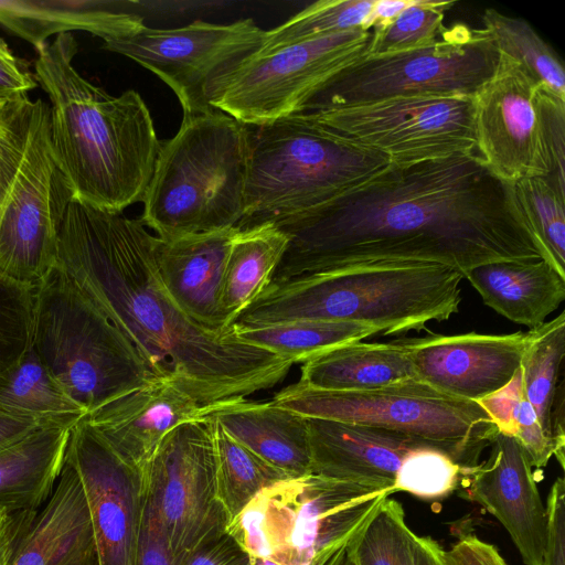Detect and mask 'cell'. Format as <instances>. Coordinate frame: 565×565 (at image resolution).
Listing matches in <instances>:
<instances>
[{
	"instance_id": "cell-1",
	"label": "cell",
	"mask_w": 565,
	"mask_h": 565,
	"mask_svg": "<svg viewBox=\"0 0 565 565\" xmlns=\"http://www.w3.org/2000/svg\"><path fill=\"white\" fill-rule=\"evenodd\" d=\"M270 222L289 238L270 284L373 264H440L462 276L490 262L553 264L518 207L513 183L497 178L477 151L391 163L318 206Z\"/></svg>"
},
{
	"instance_id": "cell-2",
	"label": "cell",
	"mask_w": 565,
	"mask_h": 565,
	"mask_svg": "<svg viewBox=\"0 0 565 565\" xmlns=\"http://www.w3.org/2000/svg\"><path fill=\"white\" fill-rule=\"evenodd\" d=\"M157 236L140 218L72 200L57 233V262L110 319L154 376L175 381L206 408L274 387L291 361L243 341L232 326L207 329L167 292Z\"/></svg>"
},
{
	"instance_id": "cell-3",
	"label": "cell",
	"mask_w": 565,
	"mask_h": 565,
	"mask_svg": "<svg viewBox=\"0 0 565 565\" xmlns=\"http://www.w3.org/2000/svg\"><path fill=\"white\" fill-rule=\"evenodd\" d=\"M78 45L61 33L38 51L47 93L50 142L73 200L115 213L142 202L161 148L149 108L134 89L111 96L74 67Z\"/></svg>"
},
{
	"instance_id": "cell-4",
	"label": "cell",
	"mask_w": 565,
	"mask_h": 565,
	"mask_svg": "<svg viewBox=\"0 0 565 565\" xmlns=\"http://www.w3.org/2000/svg\"><path fill=\"white\" fill-rule=\"evenodd\" d=\"M463 276L440 264H373L300 276L268 287L236 327L295 320L354 322L385 335L420 331L459 311Z\"/></svg>"
},
{
	"instance_id": "cell-5",
	"label": "cell",
	"mask_w": 565,
	"mask_h": 565,
	"mask_svg": "<svg viewBox=\"0 0 565 565\" xmlns=\"http://www.w3.org/2000/svg\"><path fill=\"white\" fill-rule=\"evenodd\" d=\"M248 126L220 110L183 115L161 148L141 222L168 241L237 227L244 216Z\"/></svg>"
},
{
	"instance_id": "cell-6",
	"label": "cell",
	"mask_w": 565,
	"mask_h": 565,
	"mask_svg": "<svg viewBox=\"0 0 565 565\" xmlns=\"http://www.w3.org/2000/svg\"><path fill=\"white\" fill-rule=\"evenodd\" d=\"M393 487L315 473L262 490L226 531L250 558L276 565H341Z\"/></svg>"
},
{
	"instance_id": "cell-7",
	"label": "cell",
	"mask_w": 565,
	"mask_h": 565,
	"mask_svg": "<svg viewBox=\"0 0 565 565\" xmlns=\"http://www.w3.org/2000/svg\"><path fill=\"white\" fill-rule=\"evenodd\" d=\"M248 129L242 230L318 206L391 164L303 114Z\"/></svg>"
},
{
	"instance_id": "cell-8",
	"label": "cell",
	"mask_w": 565,
	"mask_h": 565,
	"mask_svg": "<svg viewBox=\"0 0 565 565\" xmlns=\"http://www.w3.org/2000/svg\"><path fill=\"white\" fill-rule=\"evenodd\" d=\"M31 344L86 414L154 377L127 338L57 267L32 292Z\"/></svg>"
},
{
	"instance_id": "cell-9",
	"label": "cell",
	"mask_w": 565,
	"mask_h": 565,
	"mask_svg": "<svg viewBox=\"0 0 565 565\" xmlns=\"http://www.w3.org/2000/svg\"><path fill=\"white\" fill-rule=\"evenodd\" d=\"M270 402L306 418L363 424L413 436L463 468L478 465L499 433L477 402L448 395L422 380L364 392L323 391L298 381Z\"/></svg>"
},
{
	"instance_id": "cell-10",
	"label": "cell",
	"mask_w": 565,
	"mask_h": 565,
	"mask_svg": "<svg viewBox=\"0 0 565 565\" xmlns=\"http://www.w3.org/2000/svg\"><path fill=\"white\" fill-rule=\"evenodd\" d=\"M499 56L486 29L456 23L444 28L435 42L419 49L374 56L362 54L329 79L302 113L395 97H473L493 75Z\"/></svg>"
},
{
	"instance_id": "cell-11",
	"label": "cell",
	"mask_w": 565,
	"mask_h": 565,
	"mask_svg": "<svg viewBox=\"0 0 565 565\" xmlns=\"http://www.w3.org/2000/svg\"><path fill=\"white\" fill-rule=\"evenodd\" d=\"M370 38L371 31L354 29L257 51L211 84L209 103L246 126L300 114L364 53Z\"/></svg>"
},
{
	"instance_id": "cell-12",
	"label": "cell",
	"mask_w": 565,
	"mask_h": 565,
	"mask_svg": "<svg viewBox=\"0 0 565 565\" xmlns=\"http://www.w3.org/2000/svg\"><path fill=\"white\" fill-rule=\"evenodd\" d=\"M301 114L393 164L476 151L469 96L395 97Z\"/></svg>"
},
{
	"instance_id": "cell-13",
	"label": "cell",
	"mask_w": 565,
	"mask_h": 565,
	"mask_svg": "<svg viewBox=\"0 0 565 565\" xmlns=\"http://www.w3.org/2000/svg\"><path fill=\"white\" fill-rule=\"evenodd\" d=\"M50 106L35 100L23 162L0 214V282L33 291L55 269L57 233L73 194L50 142Z\"/></svg>"
},
{
	"instance_id": "cell-14",
	"label": "cell",
	"mask_w": 565,
	"mask_h": 565,
	"mask_svg": "<svg viewBox=\"0 0 565 565\" xmlns=\"http://www.w3.org/2000/svg\"><path fill=\"white\" fill-rule=\"evenodd\" d=\"M146 503L175 561L230 519L218 501L214 423L206 416L171 430L143 467Z\"/></svg>"
},
{
	"instance_id": "cell-15",
	"label": "cell",
	"mask_w": 565,
	"mask_h": 565,
	"mask_svg": "<svg viewBox=\"0 0 565 565\" xmlns=\"http://www.w3.org/2000/svg\"><path fill=\"white\" fill-rule=\"evenodd\" d=\"M266 31L253 19L228 24L196 20L177 29L143 25L131 35L106 40L103 49L125 55L160 77L177 95L183 115L214 110L207 89L262 47Z\"/></svg>"
},
{
	"instance_id": "cell-16",
	"label": "cell",
	"mask_w": 565,
	"mask_h": 565,
	"mask_svg": "<svg viewBox=\"0 0 565 565\" xmlns=\"http://www.w3.org/2000/svg\"><path fill=\"white\" fill-rule=\"evenodd\" d=\"M64 460L85 493L98 565H132L146 500L143 470L122 459L84 416L71 430Z\"/></svg>"
},
{
	"instance_id": "cell-17",
	"label": "cell",
	"mask_w": 565,
	"mask_h": 565,
	"mask_svg": "<svg viewBox=\"0 0 565 565\" xmlns=\"http://www.w3.org/2000/svg\"><path fill=\"white\" fill-rule=\"evenodd\" d=\"M537 85L518 62L500 53L493 75L472 97L476 151L508 183L533 174Z\"/></svg>"
},
{
	"instance_id": "cell-18",
	"label": "cell",
	"mask_w": 565,
	"mask_h": 565,
	"mask_svg": "<svg viewBox=\"0 0 565 565\" xmlns=\"http://www.w3.org/2000/svg\"><path fill=\"white\" fill-rule=\"evenodd\" d=\"M489 448L487 460L465 470L461 497L503 525L525 565H541L547 519L530 459L514 437L501 433Z\"/></svg>"
},
{
	"instance_id": "cell-19",
	"label": "cell",
	"mask_w": 565,
	"mask_h": 565,
	"mask_svg": "<svg viewBox=\"0 0 565 565\" xmlns=\"http://www.w3.org/2000/svg\"><path fill=\"white\" fill-rule=\"evenodd\" d=\"M402 342L423 382L478 402L507 385L520 369L525 333L430 334Z\"/></svg>"
},
{
	"instance_id": "cell-20",
	"label": "cell",
	"mask_w": 565,
	"mask_h": 565,
	"mask_svg": "<svg viewBox=\"0 0 565 565\" xmlns=\"http://www.w3.org/2000/svg\"><path fill=\"white\" fill-rule=\"evenodd\" d=\"M203 414L175 381L154 376L84 417L122 459L143 469L171 430Z\"/></svg>"
},
{
	"instance_id": "cell-21",
	"label": "cell",
	"mask_w": 565,
	"mask_h": 565,
	"mask_svg": "<svg viewBox=\"0 0 565 565\" xmlns=\"http://www.w3.org/2000/svg\"><path fill=\"white\" fill-rule=\"evenodd\" d=\"M307 422L311 473L327 478L394 488L404 457L416 448L434 447L381 427L321 418Z\"/></svg>"
},
{
	"instance_id": "cell-22",
	"label": "cell",
	"mask_w": 565,
	"mask_h": 565,
	"mask_svg": "<svg viewBox=\"0 0 565 565\" xmlns=\"http://www.w3.org/2000/svg\"><path fill=\"white\" fill-rule=\"evenodd\" d=\"M239 230L168 241L157 237L156 264L167 292L184 313L211 330L230 328L222 315L221 294L230 249Z\"/></svg>"
},
{
	"instance_id": "cell-23",
	"label": "cell",
	"mask_w": 565,
	"mask_h": 565,
	"mask_svg": "<svg viewBox=\"0 0 565 565\" xmlns=\"http://www.w3.org/2000/svg\"><path fill=\"white\" fill-rule=\"evenodd\" d=\"M13 565H98L85 493L77 473L65 460Z\"/></svg>"
},
{
	"instance_id": "cell-24",
	"label": "cell",
	"mask_w": 565,
	"mask_h": 565,
	"mask_svg": "<svg viewBox=\"0 0 565 565\" xmlns=\"http://www.w3.org/2000/svg\"><path fill=\"white\" fill-rule=\"evenodd\" d=\"M203 415L287 476L294 478L311 473L306 417L271 402L258 403L246 398L209 406Z\"/></svg>"
},
{
	"instance_id": "cell-25",
	"label": "cell",
	"mask_w": 565,
	"mask_h": 565,
	"mask_svg": "<svg viewBox=\"0 0 565 565\" xmlns=\"http://www.w3.org/2000/svg\"><path fill=\"white\" fill-rule=\"evenodd\" d=\"M132 1L0 0V24L31 43L36 51L51 35L86 31L106 40L134 34L145 23L130 11Z\"/></svg>"
},
{
	"instance_id": "cell-26",
	"label": "cell",
	"mask_w": 565,
	"mask_h": 565,
	"mask_svg": "<svg viewBox=\"0 0 565 565\" xmlns=\"http://www.w3.org/2000/svg\"><path fill=\"white\" fill-rule=\"evenodd\" d=\"M463 278L488 307L529 329L542 326L565 300V274L547 259L490 262Z\"/></svg>"
},
{
	"instance_id": "cell-27",
	"label": "cell",
	"mask_w": 565,
	"mask_h": 565,
	"mask_svg": "<svg viewBox=\"0 0 565 565\" xmlns=\"http://www.w3.org/2000/svg\"><path fill=\"white\" fill-rule=\"evenodd\" d=\"M83 416L54 418L0 451V511L44 505L64 466L71 430Z\"/></svg>"
},
{
	"instance_id": "cell-28",
	"label": "cell",
	"mask_w": 565,
	"mask_h": 565,
	"mask_svg": "<svg viewBox=\"0 0 565 565\" xmlns=\"http://www.w3.org/2000/svg\"><path fill=\"white\" fill-rule=\"evenodd\" d=\"M420 380L402 341H354L321 352L302 363L299 382L334 392H364Z\"/></svg>"
},
{
	"instance_id": "cell-29",
	"label": "cell",
	"mask_w": 565,
	"mask_h": 565,
	"mask_svg": "<svg viewBox=\"0 0 565 565\" xmlns=\"http://www.w3.org/2000/svg\"><path fill=\"white\" fill-rule=\"evenodd\" d=\"M288 243V236L273 222L239 230L230 249L221 294L226 327L268 287Z\"/></svg>"
},
{
	"instance_id": "cell-30",
	"label": "cell",
	"mask_w": 565,
	"mask_h": 565,
	"mask_svg": "<svg viewBox=\"0 0 565 565\" xmlns=\"http://www.w3.org/2000/svg\"><path fill=\"white\" fill-rule=\"evenodd\" d=\"M0 414L46 419L86 412L53 379L31 344L0 371Z\"/></svg>"
},
{
	"instance_id": "cell-31",
	"label": "cell",
	"mask_w": 565,
	"mask_h": 565,
	"mask_svg": "<svg viewBox=\"0 0 565 565\" xmlns=\"http://www.w3.org/2000/svg\"><path fill=\"white\" fill-rule=\"evenodd\" d=\"M238 337L295 363L334 347L381 333L375 327L341 321L295 320L257 327H236Z\"/></svg>"
},
{
	"instance_id": "cell-32",
	"label": "cell",
	"mask_w": 565,
	"mask_h": 565,
	"mask_svg": "<svg viewBox=\"0 0 565 565\" xmlns=\"http://www.w3.org/2000/svg\"><path fill=\"white\" fill-rule=\"evenodd\" d=\"M213 423L216 492L231 522L262 490L290 477Z\"/></svg>"
},
{
	"instance_id": "cell-33",
	"label": "cell",
	"mask_w": 565,
	"mask_h": 565,
	"mask_svg": "<svg viewBox=\"0 0 565 565\" xmlns=\"http://www.w3.org/2000/svg\"><path fill=\"white\" fill-rule=\"evenodd\" d=\"M565 355V312L525 333L521 360L524 394L553 439L551 415ZM554 441V440H553ZM555 445V444H554Z\"/></svg>"
},
{
	"instance_id": "cell-34",
	"label": "cell",
	"mask_w": 565,
	"mask_h": 565,
	"mask_svg": "<svg viewBox=\"0 0 565 565\" xmlns=\"http://www.w3.org/2000/svg\"><path fill=\"white\" fill-rule=\"evenodd\" d=\"M483 29L493 39L499 53L518 62L536 82L565 98V70L557 53L521 18L494 9L482 15Z\"/></svg>"
},
{
	"instance_id": "cell-35",
	"label": "cell",
	"mask_w": 565,
	"mask_h": 565,
	"mask_svg": "<svg viewBox=\"0 0 565 565\" xmlns=\"http://www.w3.org/2000/svg\"><path fill=\"white\" fill-rule=\"evenodd\" d=\"M375 0H320L266 31L259 51L354 29H369Z\"/></svg>"
},
{
	"instance_id": "cell-36",
	"label": "cell",
	"mask_w": 565,
	"mask_h": 565,
	"mask_svg": "<svg viewBox=\"0 0 565 565\" xmlns=\"http://www.w3.org/2000/svg\"><path fill=\"white\" fill-rule=\"evenodd\" d=\"M513 190L526 225L553 264L565 274V198L539 177L514 182Z\"/></svg>"
},
{
	"instance_id": "cell-37",
	"label": "cell",
	"mask_w": 565,
	"mask_h": 565,
	"mask_svg": "<svg viewBox=\"0 0 565 565\" xmlns=\"http://www.w3.org/2000/svg\"><path fill=\"white\" fill-rule=\"evenodd\" d=\"M455 2L413 0L393 21L371 38L363 55L374 56L419 49L436 41L445 13Z\"/></svg>"
},
{
	"instance_id": "cell-38",
	"label": "cell",
	"mask_w": 565,
	"mask_h": 565,
	"mask_svg": "<svg viewBox=\"0 0 565 565\" xmlns=\"http://www.w3.org/2000/svg\"><path fill=\"white\" fill-rule=\"evenodd\" d=\"M535 162L532 177L565 198V98L539 84L534 92Z\"/></svg>"
},
{
	"instance_id": "cell-39",
	"label": "cell",
	"mask_w": 565,
	"mask_h": 565,
	"mask_svg": "<svg viewBox=\"0 0 565 565\" xmlns=\"http://www.w3.org/2000/svg\"><path fill=\"white\" fill-rule=\"evenodd\" d=\"M412 534L403 505L388 498L351 553L358 565H413Z\"/></svg>"
},
{
	"instance_id": "cell-40",
	"label": "cell",
	"mask_w": 565,
	"mask_h": 565,
	"mask_svg": "<svg viewBox=\"0 0 565 565\" xmlns=\"http://www.w3.org/2000/svg\"><path fill=\"white\" fill-rule=\"evenodd\" d=\"M466 469L439 449L419 447L402 460L394 489L422 499H440L459 489Z\"/></svg>"
},
{
	"instance_id": "cell-41",
	"label": "cell",
	"mask_w": 565,
	"mask_h": 565,
	"mask_svg": "<svg viewBox=\"0 0 565 565\" xmlns=\"http://www.w3.org/2000/svg\"><path fill=\"white\" fill-rule=\"evenodd\" d=\"M34 110L35 102L28 95L0 107V214L28 149Z\"/></svg>"
},
{
	"instance_id": "cell-42",
	"label": "cell",
	"mask_w": 565,
	"mask_h": 565,
	"mask_svg": "<svg viewBox=\"0 0 565 565\" xmlns=\"http://www.w3.org/2000/svg\"><path fill=\"white\" fill-rule=\"evenodd\" d=\"M32 292L0 282V371L31 345Z\"/></svg>"
},
{
	"instance_id": "cell-43",
	"label": "cell",
	"mask_w": 565,
	"mask_h": 565,
	"mask_svg": "<svg viewBox=\"0 0 565 565\" xmlns=\"http://www.w3.org/2000/svg\"><path fill=\"white\" fill-rule=\"evenodd\" d=\"M513 422L514 438L525 450L532 467L542 470L554 456L555 446L553 439L542 428L525 394L516 405Z\"/></svg>"
},
{
	"instance_id": "cell-44",
	"label": "cell",
	"mask_w": 565,
	"mask_h": 565,
	"mask_svg": "<svg viewBox=\"0 0 565 565\" xmlns=\"http://www.w3.org/2000/svg\"><path fill=\"white\" fill-rule=\"evenodd\" d=\"M252 558L226 531L209 534L183 553L175 565H250Z\"/></svg>"
},
{
	"instance_id": "cell-45",
	"label": "cell",
	"mask_w": 565,
	"mask_h": 565,
	"mask_svg": "<svg viewBox=\"0 0 565 565\" xmlns=\"http://www.w3.org/2000/svg\"><path fill=\"white\" fill-rule=\"evenodd\" d=\"M546 543L541 565H565V482L558 477L546 500Z\"/></svg>"
},
{
	"instance_id": "cell-46",
	"label": "cell",
	"mask_w": 565,
	"mask_h": 565,
	"mask_svg": "<svg viewBox=\"0 0 565 565\" xmlns=\"http://www.w3.org/2000/svg\"><path fill=\"white\" fill-rule=\"evenodd\" d=\"M523 396V379L520 367L507 385L480 398L477 403L489 415L499 433L514 437L513 415Z\"/></svg>"
},
{
	"instance_id": "cell-47",
	"label": "cell",
	"mask_w": 565,
	"mask_h": 565,
	"mask_svg": "<svg viewBox=\"0 0 565 565\" xmlns=\"http://www.w3.org/2000/svg\"><path fill=\"white\" fill-rule=\"evenodd\" d=\"M132 565H175L162 527L146 500Z\"/></svg>"
},
{
	"instance_id": "cell-48",
	"label": "cell",
	"mask_w": 565,
	"mask_h": 565,
	"mask_svg": "<svg viewBox=\"0 0 565 565\" xmlns=\"http://www.w3.org/2000/svg\"><path fill=\"white\" fill-rule=\"evenodd\" d=\"M36 86V77L0 38V99L9 100L26 96Z\"/></svg>"
},
{
	"instance_id": "cell-49",
	"label": "cell",
	"mask_w": 565,
	"mask_h": 565,
	"mask_svg": "<svg viewBox=\"0 0 565 565\" xmlns=\"http://www.w3.org/2000/svg\"><path fill=\"white\" fill-rule=\"evenodd\" d=\"M39 510L0 511V565H13Z\"/></svg>"
},
{
	"instance_id": "cell-50",
	"label": "cell",
	"mask_w": 565,
	"mask_h": 565,
	"mask_svg": "<svg viewBox=\"0 0 565 565\" xmlns=\"http://www.w3.org/2000/svg\"><path fill=\"white\" fill-rule=\"evenodd\" d=\"M446 553L449 565H508L494 545L475 534L461 535Z\"/></svg>"
},
{
	"instance_id": "cell-51",
	"label": "cell",
	"mask_w": 565,
	"mask_h": 565,
	"mask_svg": "<svg viewBox=\"0 0 565 565\" xmlns=\"http://www.w3.org/2000/svg\"><path fill=\"white\" fill-rule=\"evenodd\" d=\"M54 418L57 417L39 419L0 414V451L23 439Z\"/></svg>"
},
{
	"instance_id": "cell-52",
	"label": "cell",
	"mask_w": 565,
	"mask_h": 565,
	"mask_svg": "<svg viewBox=\"0 0 565 565\" xmlns=\"http://www.w3.org/2000/svg\"><path fill=\"white\" fill-rule=\"evenodd\" d=\"M413 565H449L446 550L429 536L412 534Z\"/></svg>"
},
{
	"instance_id": "cell-53",
	"label": "cell",
	"mask_w": 565,
	"mask_h": 565,
	"mask_svg": "<svg viewBox=\"0 0 565 565\" xmlns=\"http://www.w3.org/2000/svg\"><path fill=\"white\" fill-rule=\"evenodd\" d=\"M413 0H375L369 18V29L379 31L393 21Z\"/></svg>"
},
{
	"instance_id": "cell-54",
	"label": "cell",
	"mask_w": 565,
	"mask_h": 565,
	"mask_svg": "<svg viewBox=\"0 0 565 565\" xmlns=\"http://www.w3.org/2000/svg\"><path fill=\"white\" fill-rule=\"evenodd\" d=\"M351 552L347 555L341 565H358Z\"/></svg>"
},
{
	"instance_id": "cell-55",
	"label": "cell",
	"mask_w": 565,
	"mask_h": 565,
	"mask_svg": "<svg viewBox=\"0 0 565 565\" xmlns=\"http://www.w3.org/2000/svg\"><path fill=\"white\" fill-rule=\"evenodd\" d=\"M4 102H6V100H1V99H0V107H1V105H2Z\"/></svg>"
}]
</instances>
